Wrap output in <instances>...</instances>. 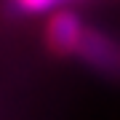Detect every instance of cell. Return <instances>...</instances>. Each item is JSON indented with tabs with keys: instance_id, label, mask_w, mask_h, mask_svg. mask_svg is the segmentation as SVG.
<instances>
[{
	"instance_id": "3957f363",
	"label": "cell",
	"mask_w": 120,
	"mask_h": 120,
	"mask_svg": "<svg viewBox=\"0 0 120 120\" xmlns=\"http://www.w3.org/2000/svg\"><path fill=\"white\" fill-rule=\"evenodd\" d=\"M64 3L69 0H11V5L19 13H27V16H38V13H53L59 8H64Z\"/></svg>"
},
{
	"instance_id": "6da1fadb",
	"label": "cell",
	"mask_w": 120,
	"mask_h": 120,
	"mask_svg": "<svg viewBox=\"0 0 120 120\" xmlns=\"http://www.w3.org/2000/svg\"><path fill=\"white\" fill-rule=\"evenodd\" d=\"M75 56L101 75H120V45L101 30L86 27Z\"/></svg>"
},
{
	"instance_id": "7a4b0ae2",
	"label": "cell",
	"mask_w": 120,
	"mask_h": 120,
	"mask_svg": "<svg viewBox=\"0 0 120 120\" xmlns=\"http://www.w3.org/2000/svg\"><path fill=\"white\" fill-rule=\"evenodd\" d=\"M86 27L88 24L75 11H69V8L53 11L51 22H48V30H45V40L51 45V51L59 53V56H75Z\"/></svg>"
}]
</instances>
